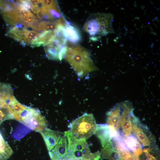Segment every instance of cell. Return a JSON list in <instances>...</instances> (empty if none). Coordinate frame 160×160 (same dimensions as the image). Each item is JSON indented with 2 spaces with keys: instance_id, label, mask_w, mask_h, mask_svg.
<instances>
[{
  "instance_id": "cell-1",
  "label": "cell",
  "mask_w": 160,
  "mask_h": 160,
  "mask_svg": "<svg viewBox=\"0 0 160 160\" xmlns=\"http://www.w3.org/2000/svg\"><path fill=\"white\" fill-rule=\"evenodd\" d=\"M64 57L80 78L97 69L89 52L80 45L68 47Z\"/></svg>"
},
{
  "instance_id": "cell-2",
  "label": "cell",
  "mask_w": 160,
  "mask_h": 160,
  "mask_svg": "<svg viewBox=\"0 0 160 160\" xmlns=\"http://www.w3.org/2000/svg\"><path fill=\"white\" fill-rule=\"evenodd\" d=\"M114 16L111 14L97 13L91 14L83 26L84 31L95 40L98 37L114 33L112 26Z\"/></svg>"
},
{
  "instance_id": "cell-3",
  "label": "cell",
  "mask_w": 160,
  "mask_h": 160,
  "mask_svg": "<svg viewBox=\"0 0 160 160\" xmlns=\"http://www.w3.org/2000/svg\"><path fill=\"white\" fill-rule=\"evenodd\" d=\"M64 134L67 141L66 160H99L100 158L99 151L91 152L84 138H76L69 130L64 132Z\"/></svg>"
},
{
  "instance_id": "cell-4",
  "label": "cell",
  "mask_w": 160,
  "mask_h": 160,
  "mask_svg": "<svg viewBox=\"0 0 160 160\" xmlns=\"http://www.w3.org/2000/svg\"><path fill=\"white\" fill-rule=\"evenodd\" d=\"M97 126L93 115L87 113L73 121L68 125L69 130L74 136L86 140L95 134Z\"/></svg>"
},
{
  "instance_id": "cell-5",
  "label": "cell",
  "mask_w": 160,
  "mask_h": 160,
  "mask_svg": "<svg viewBox=\"0 0 160 160\" xmlns=\"http://www.w3.org/2000/svg\"><path fill=\"white\" fill-rule=\"evenodd\" d=\"M63 27L58 29L44 45L46 55L50 59L61 60L64 57L68 46L67 40L63 32Z\"/></svg>"
},
{
  "instance_id": "cell-6",
  "label": "cell",
  "mask_w": 160,
  "mask_h": 160,
  "mask_svg": "<svg viewBox=\"0 0 160 160\" xmlns=\"http://www.w3.org/2000/svg\"><path fill=\"white\" fill-rule=\"evenodd\" d=\"M20 122L38 132L47 128L48 125L47 119L38 109L28 107L22 113Z\"/></svg>"
},
{
  "instance_id": "cell-7",
  "label": "cell",
  "mask_w": 160,
  "mask_h": 160,
  "mask_svg": "<svg viewBox=\"0 0 160 160\" xmlns=\"http://www.w3.org/2000/svg\"><path fill=\"white\" fill-rule=\"evenodd\" d=\"M132 132L142 147H148L155 144L154 137L147 127L140 122L132 113L131 116Z\"/></svg>"
},
{
  "instance_id": "cell-8",
  "label": "cell",
  "mask_w": 160,
  "mask_h": 160,
  "mask_svg": "<svg viewBox=\"0 0 160 160\" xmlns=\"http://www.w3.org/2000/svg\"><path fill=\"white\" fill-rule=\"evenodd\" d=\"M121 105L119 134L122 137H127L132 134V132L131 116L133 113V108L130 103L126 102L121 103Z\"/></svg>"
},
{
  "instance_id": "cell-9",
  "label": "cell",
  "mask_w": 160,
  "mask_h": 160,
  "mask_svg": "<svg viewBox=\"0 0 160 160\" xmlns=\"http://www.w3.org/2000/svg\"><path fill=\"white\" fill-rule=\"evenodd\" d=\"M100 140L103 148L110 142L111 139L118 133L107 123L97 124L95 134Z\"/></svg>"
},
{
  "instance_id": "cell-10",
  "label": "cell",
  "mask_w": 160,
  "mask_h": 160,
  "mask_svg": "<svg viewBox=\"0 0 160 160\" xmlns=\"http://www.w3.org/2000/svg\"><path fill=\"white\" fill-rule=\"evenodd\" d=\"M39 132L43 138L49 152L52 150L58 144L63 135L61 132L47 128Z\"/></svg>"
},
{
  "instance_id": "cell-11",
  "label": "cell",
  "mask_w": 160,
  "mask_h": 160,
  "mask_svg": "<svg viewBox=\"0 0 160 160\" xmlns=\"http://www.w3.org/2000/svg\"><path fill=\"white\" fill-rule=\"evenodd\" d=\"M67 145V139L64 134L58 144L52 150L49 152L51 160H66Z\"/></svg>"
},
{
  "instance_id": "cell-12",
  "label": "cell",
  "mask_w": 160,
  "mask_h": 160,
  "mask_svg": "<svg viewBox=\"0 0 160 160\" xmlns=\"http://www.w3.org/2000/svg\"><path fill=\"white\" fill-rule=\"evenodd\" d=\"M101 157L108 160H122L114 137L112 138L110 143L102 149Z\"/></svg>"
},
{
  "instance_id": "cell-13",
  "label": "cell",
  "mask_w": 160,
  "mask_h": 160,
  "mask_svg": "<svg viewBox=\"0 0 160 160\" xmlns=\"http://www.w3.org/2000/svg\"><path fill=\"white\" fill-rule=\"evenodd\" d=\"M121 111V104H119L113 107L106 113L107 124L118 134L120 129L119 121Z\"/></svg>"
},
{
  "instance_id": "cell-14",
  "label": "cell",
  "mask_w": 160,
  "mask_h": 160,
  "mask_svg": "<svg viewBox=\"0 0 160 160\" xmlns=\"http://www.w3.org/2000/svg\"><path fill=\"white\" fill-rule=\"evenodd\" d=\"M63 32L67 41L73 44L79 42L81 39L80 32L75 26L68 21L63 27Z\"/></svg>"
},
{
  "instance_id": "cell-15",
  "label": "cell",
  "mask_w": 160,
  "mask_h": 160,
  "mask_svg": "<svg viewBox=\"0 0 160 160\" xmlns=\"http://www.w3.org/2000/svg\"><path fill=\"white\" fill-rule=\"evenodd\" d=\"M14 96L13 90L10 85L0 82V108H7L9 103Z\"/></svg>"
},
{
  "instance_id": "cell-16",
  "label": "cell",
  "mask_w": 160,
  "mask_h": 160,
  "mask_svg": "<svg viewBox=\"0 0 160 160\" xmlns=\"http://www.w3.org/2000/svg\"><path fill=\"white\" fill-rule=\"evenodd\" d=\"M27 107L20 103L14 96L9 103L7 109L14 119L20 122L21 115Z\"/></svg>"
},
{
  "instance_id": "cell-17",
  "label": "cell",
  "mask_w": 160,
  "mask_h": 160,
  "mask_svg": "<svg viewBox=\"0 0 160 160\" xmlns=\"http://www.w3.org/2000/svg\"><path fill=\"white\" fill-rule=\"evenodd\" d=\"M122 137L126 146L130 151L138 156L142 154V146L135 135L132 134Z\"/></svg>"
},
{
  "instance_id": "cell-18",
  "label": "cell",
  "mask_w": 160,
  "mask_h": 160,
  "mask_svg": "<svg viewBox=\"0 0 160 160\" xmlns=\"http://www.w3.org/2000/svg\"><path fill=\"white\" fill-rule=\"evenodd\" d=\"M28 30L24 28L20 30L17 27H15L9 32V36L18 41L24 42L26 39V34Z\"/></svg>"
},
{
  "instance_id": "cell-19",
  "label": "cell",
  "mask_w": 160,
  "mask_h": 160,
  "mask_svg": "<svg viewBox=\"0 0 160 160\" xmlns=\"http://www.w3.org/2000/svg\"><path fill=\"white\" fill-rule=\"evenodd\" d=\"M39 33L34 31H28L26 34V39L25 43L29 44H32L38 37Z\"/></svg>"
},
{
  "instance_id": "cell-20",
  "label": "cell",
  "mask_w": 160,
  "mask_h": 160,
  "mask_svg": "<svg viewBox=\"0 0 160 160\" xmlns=\"http://www.w3.org/2000/svg\"><path fill=\"white\" fill-rule=\"evenodd\" d=\"M9 119H14V118L7 109L0 108V125L3 121Z\"/></svg>"
},
{
  "instance_id": "cell-21",
  "label": "cell",
  "mask_w": 160,
  "mask_h": 160,
  "mask_svg": "<svg viewBox=\"0 0 160 160\" xmlns=\"http://www.w3.org/2000/svg\"><path fill=\"white\" fill-rule=\"evenodd\" d=\"M35 20L34 15L32 13L30 15L28 18L27 22L30 24L32 23Z\"/></svg>"
},
{
  "instance_id": "cell-22",
  "label": "cell",
  "mask_w": 160,
  "mask_h": 160,
  "mask_svg": "<svg viewBox=\"0 0 160 160\" xmlns=\"http://www.w3.org/2000/svg\"><path fill=\"white\" fill-rule=\"evenodd\" d=\"M33 6H37L39 0H30Z\"/></svg>"
},
{
  "instance_id": "cell-23",
  "label": "cell",
  "mask_w": 160,
  "mask_h": 160,
  "mask_svg": "<svg viewBox=\"0 0 160 160\" xmlns=\"http://www.w3.org/2000/svg\"><path fill=\"white\" fill-rule=\"evenodd\" d=\"M68 160H77V159H69Z\"/></svg>"
}]
</instances>
